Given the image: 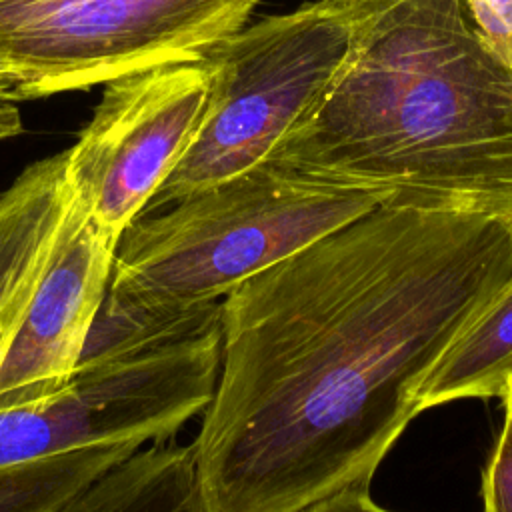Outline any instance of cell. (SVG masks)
<instances>
[{
	"label": "cell",
	"instance_id": "1",
	"mask_svg": "<svg viewBox=\"0 0 512 512\" xmlns=\"http://www.w3.org/2000/svg\"><path fill=\"white\" fill-rule=\"evenodd\" d=\"M510 280L504 222L380 204L230 290L192 442L206 512L368 488L428 374Z\"/></svg>",
	"mask_w": 512,
	"mask_h": 512
},
{
	"label": "cell",
	"instance_id": "2",
	"mask_svg": "<svg viewBox=\"0 0 512 512\" xmlns=\"http://www.w3.org/2000/svg\"><path fill=\"white\" fill-rule=\"evenodd\" d=\"M344 68L268 160L388 206L512 228V68L464 0H338Z\"/></svg>",
	"mask_w": 512,
	"mask_h": 512
},
{
	"label": "cell",
	"instance_id": "3",
	"mask_svg": "<svg viewBox=\"0 0 512 512\" xmlns=\"http://www.w3.org/2000/svg\"><path fill=\"white\" fill-rule=\"evenodd\" d=\"M380 204L378 194L264 160L136 216L120 234L110 286L148 302L220 300Z\"/></svg>",
	"mask_w": 512,
	"mask_h": 512
},
{
	"label": "cell",
	"instance_id": "4",
	"mask_svg": "<svg viewBox=\"0 0 512 512\" xmlns=\"http://www.w3.org/2000/svg\"><path fill=\"white\" fill-rule=\"evenodd\" d=\"M350 46L338 0L266 16L220 42L204 58L210 90L200 128L144 212L268 160L328 92Z\"/></svg>",
	"mask_w": 512,
	"mask_h": 512
},
{
	"label": "cell",
	"instance_id": "5",
	"mask_svg": "<svg viewBox=\"0 0 512 512\" xmlns=\"http://www.w3.org/2000/svg\"><path fill=\"white\" fill-rule=\"evenodd\" d=\"M264 0H0V62L22 100L206 58Z\"/></svg>",
	"mask_w": 512,
	"mask_h": 512
},
{
	"label": "cell",
	"instance_id": "6",
	"mask_svg": "<svg viewBox=\"0 0 512 512\" xmlns=\"http://www.w3.org/2000/svg\"><path fill=\"white\" fill-rule=\"evenodd\" d=\"M220 354L222 328L74 372L60 392L0 410V468L96 444L170 438L208 408Z\"/></svg>",
	"mask_w": 512,
	"mask_h": 512
},
{
	"label": "cell",
	"instance_id": "7",
	"mask_svg": "<svg viewBox=\"0 0 512 512\" xmlns=\"http://www.w3.org/2000/svg\"><path fill=\"white\" fill-rule=\"evenodd\" d=\"M210 90L206 60L164 64L104 86L68 152L74 194L114 236L140 216L192 144Z\"/></svg>",
	"mask_w": 512,
	"mask_h": 512
},
{
	"label": "cell",
	"instance_id": "8",
	"mask_svg": "<svg viewBox=\"0 0 512 512\" xmlns=\"http://www.w3.org/2000/svg\"><path fill=\"white\" fill-rule=\"evenodd\" d=\"M118 240L74 194L58 250L0 362V410L44 400L70 384Z\"/></svg>",
	"mask_w": 512,
	"mask_h": 512
},
{
	"label": "cell",
	"instance_id": "9",
	"mask_svg": "<svg viewBox=\"0 0 512 512\" xmlns=\"http://www.w3.org/2000/svg\"><path fill=\"white\" fill-rule=\"evenodd\" d=\"M72 198L66 150L32 162L0 190V362L58 250Z\"/></svg>",
	"mask_w": 512,
	"mask_h": 512
},
{
	"label": "cell",
	"instance_id": "10",
	"mask_svg": "<svg viewBox=\"0 0 512 512\" xmlns=\"http://www.w3.org/2000/svg\"><path fill=\"white\" fill-rule=\"evenodd\" d=\"M52 512H206L194 446L138 448Z\"/></svg>",
	"mask_w": 512,
	"mask_h": 512
},
{
	"label": "cell",
	"instance_id": "11",
	"mask_svg": "<svg viewBox=\"0 0 512 512\" xmlns=\"http://www.w3.org/2000/svg\"><path fill=\"white\" fill-rule=\"evenodd\" d=\"M222 328V300L148 302L106 286L76 372L134 358Z\"/></svg>",
	"mask_w": 512,
	"mask_h": 512
},
{
	"label": "cell",
	"instance_id": "12",
	"mask_svg": "<svg viewBox=\"0 0 512 512\" xmlns=\"http://www.w3.org/2000/svg\"><path fill=\"white\" fill-rule=\"evenodd\" d=\"M512 382V280L448 348L418 394V410L462 398H504Z\"/></svg>",
	"mask_w": 512,
	"mask_h": 512
},
{
	"label": "cell",
	"instance_id": "13",
	"mask_svg": "<svg viewBox=\"0 0 512 512\" xmlns=\"http://www.w3.org/2000/svg\"><path fill=\"white\" fill-rule=\"evenodd\" d=\"M142 444L116 442L0 468V512H52Z\"/></svg>",
	"mask_w": 512,
	"mask_h": 512
},
{
	"label": "cell",
	"instance_id": "14",
	"mask_svg": "<svg viewBox=\"0 0 512 512\" xmlns=\"http://www.w3.org/2000/svg\"><path fill=\"white\" fill-rule=\"evenodd\" d=\"M484 512H512V410L504 408V424L482 474Z\"/></svg>",
	"mask_w": 512,
	"mask_h": 512
},
{
	"label": "cell",
	"instance_id": "15",
	"mask_svg": "<svg viewBox=\"0 0 512 512\" xmlns=\"http://www.w3.org/2000/svg\"><path fill=\"white\" fill-rule=\"evenodd\" d=\"M466 8L494 52L512 68V0H464Z\"/></svg>",
	"mask_w": 512,
	"mask_h": 512
},
{
	"label": "cell",
	"instance_id": "16",
	"mask_svg": "<svg viewBox=\"0 0 512 512\" xmlns=\"http://www.w3.org/2000/svg\"><path fill=\"white\" fill-rule=\"evenodd\" d=\"M300 512H392L378 506L368 488H344L336 494H330Z\"/></svg>",
	"mask_w": 512,
	"mask_h": 512
},
{
	"label": "cell",
	"instance_id": "17",
	"mask_svg": "<svg viewBox=\"0 0 512 512\" xmlns=\"http://www.w3.org/2000/svg\"><path fill=\"white\" fill-rule=\"evenodd\" d=\"M24 130L22 116L12 102H0V140L18 136Z\"/></svg>",
	"mask_w": 512,
	"mask_h": 512
},
{
	"label": "cell",
	"instance_id": "18",
	"mask_svg": "<svg viewBox=\"0 0 512 512\" xmlns=\"http://www.w3.org/2000/svg\"><path fill=\"white\" fill-rule=\"evenodd\" d=\"M20 78L18 74L8 68L4 62H0V102H18L22 100L20 92Z\"/></svg>",
	"mask_w": 512,
	"mask_h": 512
},
{
	"label": "cell",
	"instance_id": "19",
	"mask_svg": "<svg viewBox=\"0 0 512 512\" xmlns=\"http://www.w3.org/2000/svg\"><path fill=\"white\" fill-rule=\"evenodd\" d=\"M502 402H504V408H510V410H512V382H510V386H508V390H506Z\"/></svg>",
	"mask_w": 512,
	"mask_h": 512
}]
</instances>
